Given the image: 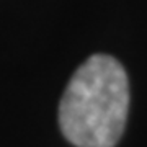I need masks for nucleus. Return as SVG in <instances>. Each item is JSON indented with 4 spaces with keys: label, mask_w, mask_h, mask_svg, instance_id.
<instances>
[{
    "label": "nucleus",
    "mask_w": 147,
    "mask_h": 147,
    "mask_svg": "<svg viewBox=\"0 0 147 147\" xmlns=\"http://www.w3.org/2000/svg\"><path fill=\"white\" fill-rule=\"evenodd\" d=\"M129 84L126 70L106 54L90 56L69 80L59 124L77 147H115L126 126Z\"/></svg>",
    "instance_id": "nucleus-1"
}]
</instances>
